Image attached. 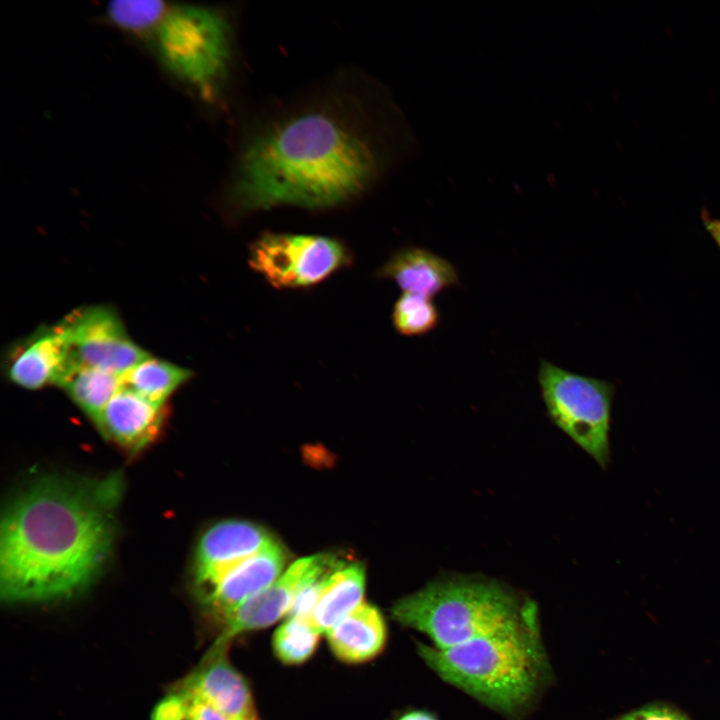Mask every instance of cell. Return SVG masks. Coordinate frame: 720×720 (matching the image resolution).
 <instances>
[{"mask_svg": "<svg viewBox=\"0 0 720 720\" xmlns=\"http://www.w3.org/2000/svg\"><path fill=\"white\" fill-rule=\"evenodd\" d=\"M122 492L119 473L85 480L46 477L24 490L2 518V599H65L93 583L112 549Z\"/></svg>", "mask_w": 720, "mask_h": 720, "instance_id": "cell-1", "label": "cell"}, {"mask_svg": "<svg viewBox=\"0 0 720 720\" xmlns=\"http://www.w3.org/2000/svg\"><path fill=\"white\" fill-rule=\"evenodd\" d=\"M376 169L363 135L332 113L311 111L274 124L247 144L229 202L239 212L328 208L362 192Z\"/></svg>", "mask_w": 720, "mask_h": 720, "instance_id": "cell-2", "label": "cell"}, {"mask_svg": "<svg viewBox=\"0 0 720 720\" xmlns=\"http://www.w3.org/2000/svg\"><path fill=\"white\" fill-rule=\"evenodd\" d=\"M416 648L441 680L511 720L525 717L552 680L540 623L447 649Z\"/></svg>", "mask_w": 720, "mask_h": 720, "instance_id": "cell-3", "label": "cell"}, {"mask_svg": "<svg viewBox=\"0 0 720 720\" xmlns=\"http://www.w3.org/2000/svg\"><path fill=\"white\" fill-rule=\"evenodd\" d=\"M391 615L436 649L539 623L533 600L496 579L464 574L433 580L398 600Z\"/></svg>", "mask_w": 720, "mask_h": 720, "instance_id": "cell-4", "label": "cell"}, {"mask_svg": "<svg viewBox=\"0 0 720 720\" xmlns=\"http://www.w3.org/2000/svg\"><path fill=\"white\" fill-rule=\"evenodd\" d=\"M158 63L177 82L213 99L231 59V29L224 15L200 5L169 7L149 37Z\"/></svg>", "mask_w": 720, "mask_h": 720, "instance_id": "cell-5", "label": "cell"}, {"mask_svg": "<svg viewBox=\"0 0 720 720\" xmlns=\"http://www.w3.org/2000/svg\"><path fill=\"white\" fill-rule=\"evenodd\" d=\"M537 380L551 421L597 464L610 463V427L615 385L540 360Z\"/></svg>", "mask_w": 720, "mask_h": 720, "instance_id": "cell-6", "label": "cell"}, {"mask_svg": "<svg viewBox=\"0 0 720 720\" xmlns=\"http://www.w3.org/2000/svg\"><path fill=\"white\" fill-rule=\"evenodd\" d=\"M349 249L320 235L264 233L249 248L250 267L271 286L297 289L313 286L351 264Z\"/></svg>", "mask_w": 720, "mask_h": 720, "instance_id": "cell-7", "label": "cell"}, {"mask_svg": "<svg viewBox=\"0 0 720 720\" xmlns=\"http://www.w3.org/2000/svg\"><path fill=\"white\" fill-rule=\"evenodd\" d=\"M69 344L74 366L125 375L150 356L126 331L118 313L107 305L79 307L58 322Z\"/></svg>", "mask_w": 720, "mask_h": 720, "instance_id": "cell-8", "label": "cell"}, {"mask_svg": "<svg viewBox=\"0 0 720 720\" xmlns=\"http://www.w3.org/2000/svg\"><path fill=\"white\" fill-rule=\"evenodd\" d=\"M274 541L265 529L247 521L227 520L210 527L202 535L195 556L194 582L199 596Z\"/></svg>", "mask_w": 720, "mask_h": 720, "instance_id": "cell-9", "label": "cell"}, {"mask_svg": "<svg viewBox=\"0 0 720 720\" xmlns=\"http://www.w3.org/2000/svg\"><path fill=\"white\" fill-rule=\"evenodd\" d=\"M5 367L12 383L37 390L59 385L74 363L69 344L57 323L38 328L14 344L8 352Z\"/></svg>", "mask_w": 720, "mask_h": 720, "instance_id": "cell-10", "label": "cell"}, {"mask_svg": "<svg viewBox=\"0 0 720 720\" xmlns=\"http://www.w3.org/2000/svg\"><path fill=\"white\" fill-rule=\"evenodd\" d=\"M228 646H212L201 664L182 683L179 692L219 709L232 720L257 717L248 682L231 664Z\"/></svg>", "mask_w": 720, "mask_h": 720, "instance_id": "cell-11", "label": "cell"}, {"mask_svg": "<svg viewBox=\"0 0 720 720\" xmlns=\"http://www.w3.org/2000/svg\"><path fill=\"white\" fill-rule=\"evenodd\" d=\"M285 553L274 541L227 572L200 596L203 604L223 621L245 601L282 575Z\"/></svg>", "mask_w": 720, "mask_h": 720, "instance_id": "cell-12", "label": "cell"}, {"mask_svg": "<svg viewBox=\"0 0 720 720\" xmlns=\"http://www.w3.org/2000/svg\"><path fill=\"white\" fill-rule=\"evenodd\" d=\"M310 560L311 556L295 561L271 585L240 605L224 621L213 646H229L239 634L266 628L287 615Z\"/></svg>", "mask_w": 720, "mask_h": 720, "instance_id": "cell-13", "label": "cell"}, {"mask_svg": "<svg viewBox=\"0 0 720 720\" xmlns=\"http://www.w3.org/2000/svg\"><path fill=\"white\" fill-rule=\"evenodd\" d=\"M163 409L123 386L93 421L107 438L138 451L158 434Z\"/></svg>", "mask_w": 720, "mask_h": 720, "instance_id": "cell-14", "label": "cell"}, {"mask_svg": "<svg viewBox=\"0 0 720 720\" xmlns=\"http://www.w3.org/2000/svg\"><path fill=\"white\" fill-rule=\"evenodd\" d=\"M376 276L394 281L404 293L430 299L460 283L459 272L450 261L416 246L395 251Z\"/></svg>", "mask_w": 720, "mask_h": 720, "instance_id": "cell-15", "label": "cell"}, {"mask_svg": "<svg viewBox=\"0 0 720 720\" xmlns=\"http://www.w3.org/2000/svg\"><path fill=\"white\" fill-rule=\"evenodd\" d=\"M333 654L347 664L372 660L384 649L387 627L379 609L362 603L327 632Z\"/></svg>", "mask_w": 720, "mask_h": 720, "instance_id": "cell-16", "label": "cell"}, {"mask_svg": "<svg viewBox=\"0 0 720 720\" xmlns=\"http://www.w3.org/2000/svg\"><path fill=\"white\" fill-rule=\"evenodd\" d=\"M364 591V569L356 563L343 566L332 575L309 622L318 632H327L362 604Z\"/></svg>", "mask_w": 720, "mask_h": 720, "instance_id": "cell-17", "label": "cell"}, {"mask_svg": "<svg viewBox=\"0 0 720 720\" xmlns=\"http://www.w3.org/2000/svg\"><path fill=\"white\" fill-rule=\"evenodd\" d=\"M58 386L94 420L123 387V377L98 368L74 366Z\"/></svg>", "mask_w": 720, "mask_h": 720, "instance_id": "cell-18", "label": "cell"}, {"mask_svg": "<svg viewBox=\"0 0 720 720\" xmlns=\"http://www.w3.org/2000/svg\"><path fill=\"white\" fill-rule=\"evenodd\" d=\"M191 376V370L150 355L123 375V386L154 404L164 406L166 400Z\"/></svg>", "mask_w": 720, "mask_h": 720, "instance_id": "cell-19", "label": "cell"}, {"mask_svg": "<svg viewBox=\"0 0 720 720\" xmlns=\"http://www.w3.org/2000/svg\"><path fill=\"white\" fill-rule=\"evenodd\" d=\"M168 9L163 1L158 0H116L108 3L105 15L121 31L149 38Z\"/></svg>", "mask_w": 720, "mask_h": 720, "instance_id": "cell-20", "label": "cell"}, {"mask_svg": "<svg viewBox=\"0 0 720 720\" xmlns=\"http://www.w3.org/2000/svg\"><path fill=\"white\" fill-rule=\"evenodd\" d=\"M320 634L308 620L288 618L273 634V652L285 665L303 664L317 649Z\"/></svg>", "mask_w": 720, "mask_h": 720, "instance_id": "cell-21", "label": "cell"}, {"mask_svg": "<svg viewBox=\"0 0 720 720\" xmlns=\"http://www.w3.org/2000/svg\"><path fill=\"white\" fill-rule=\"evenodd\" d=\"M392 323L403 336H422L439 325L440 314L430 298L403 293L394 304Z\"/></svg>", "mask_w": 720, "mask_h": 720, "instance_id": "cell-22", "label": "cell"}, {"mask_svg": "<svg viewBox=\"0 0 720 720\" xmlns=\"http://www.w3.org/2000/svg\"><path fill=\"white\" fill-rule=\"evenodd\" d=\"M610 720H690L684 713L672 706L653 703L648 704Z\"/></svg>", "mask_w": 720, "mask_h": 720, "instance_id": "cell-23", "label": "cell"}, {"mask_svg": "<svg viewBox=\"0 0 720 720\" xmlns=\"http://www.w3.org/2000/svg\"><path fill=\"white\" fill-rule=\"evenodd\" d=\"M188 699L179 691L163 698L153 709L152 720H185Z\"/></svg>", "mask_w": 720, "mask_h": 720, "instance_id": "cell-24", "label": "cell"}, {"mask_svg": "<svg viewBox=\"0 0 720 720\" xmlns=\"http://www.w3.org/2000/svg\"><path fill=\"white\" fill-rule=\"evenodd\" d=\"M188 699V698H187ZM185 720H232L211 704L199 700L188 699V710Z\"/></svg>", "mask_w": 720, "mask_h": 720, "instance_id": "cell-25", "label": "cell"}, {"mask_svg": "<svg viewBox=\"0 0 720 720\" xmlns=\"http://www.w3.org/2000/svg\"><path fill=\"white\" fill-rule=\"evenodd\" d=\"M396 720H440L432 711L426 709H413L402 713Z\"/></svg>", "mask_w": 720, "mask_h": 720, "instance_id": "cell-26", "label": "cell"}, {"mask_svg": "<svg viewBox=\"0 0 720 720\" xmlns=\"http://www.w3.org/2000/svg\"><path fill=\"white\" fill-rule=\"evenodd\" d=\"M250 720H258V718L256 717V718H253V719H250Z\"/></svg>", "mask_w": 720, "mask_h": 720, "instance_id": "cell-27", "label": "cell"}]
</instances>
